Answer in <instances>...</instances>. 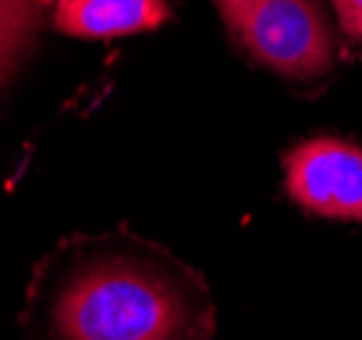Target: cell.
<instances>
[{
    "mask_svg": "<svg viewBox=\"0 0 362 340\" xmlns=\"http://www.w3.org/2000/svg\"><path fill=\"white\" fill-rule=\"evenodd\" d=\"M28 340H213L199 272L134 234L66 242L36 275Z\"/></svg>",
    "mask_w": 362,
    "mask_h": 340,
    "instance_id": "6da1fadb",
    "label": "cell"
},
{
    "mask_svg": "<svg viewBox=\"0 0 362 340\" xmlns=\"http://www.w3.org/2000/svg\"><path fill=\"white\" fill-rule=\"evenodd\" d=\"M235 41L291 82H319L335 66V33L319 0H213Z\"/></svg>",
    "mask_w": 362,
    "mask_h": 340,
    "instance_id": "7a4b0ae2",
    "label": "cell"
},
{
    "mask_svg": "<svg viewBox=\"0 0 362 340\" xmlns=\"http://www.w3.org/2000/svg\"><path fill=\"white\" fill-rule=\"evenodd\" d=\"M284 182L303 210L335 221H362V147L335 136H316L291 147Z\"/></svg>",
    "mask_w": 362,
    "mask_h": 340,
    "instance_id": "3957f363",
    "label": "cell"
},
{
    "mask_svg": "<svg viewBox=\"0 0 362 340\" xmlns=\"http://www.w3.org/2000/svg\"><path fill=\"white\" fill-rule=\"evenodd\" d=\"M172 17L166 0H54V28L74 38L142 33Z\"/></svg>",
    "mask_w": 362,
    "mask_h": 340,
    "instance_id": "277c9868",
    "label": "cell"
},
{
    "mask_svg": "<svg viewBox=\"0 0 362 340\" xmlns=\"http://www.w3.org/2000/svg\"><path fill=\"white\" fill-rule=\"evenodd\" d=\"M49 6L54 0H0V82L17 66Z\"/></svg>",
    "mask_w": 362,
    "mask_h": 340,
    "instance_id": "5b68a950",
    "label": "cell"
},
{
    "mask_svg": "<svg viewBox=\"0 0 362 340\" xmlns=\"http://www.w3.org/2000/svg\"><path fill=\"white\" fill-rule=\"evenodd\" d=\"M341 33L349 41H362V0H332Z\"/></svg>",
    "mask_w": 362,
    "mask_h": 340,
    "instance_id": "8992f818",
    "label": "cell"
}]
</instances>
